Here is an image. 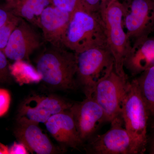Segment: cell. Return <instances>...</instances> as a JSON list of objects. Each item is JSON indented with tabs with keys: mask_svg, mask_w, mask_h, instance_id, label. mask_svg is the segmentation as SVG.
<instances>
[{
	"mask_svg": "<svg viewBox=\"0 0 154 154\" xmlns=\"http://www.w3.org/2000/svg\"><path fill=\"white\" fill-rule=\"evenodd\" d=\"M0 154H9L8 147L1 143H0Z\"/></svg>",
	"mask_w": 154,
	"mask_h": 154,
	"instance_id": "obj_26",
	"label": "cell"
},
{
	"mask_svg": "<svg viewBox=\"0 0 154 154\" xmlns=\"http://www.w3.org/2000/svg\"><path fill=\"white\" fill-rule=\"evenodd\" d=\"M9 154H29L28 149L22 143L15 142L9 148Z\"/></svg>",
	"mask_w": 154,
	"mask_h": 154,
	"instance_id": "obj_24",
	"label": "cell"
},
{
	"mask_svg": "<svg viewBox=\"0 0 154 154\" xmlns=\"http://www.w3.org/2000/svg\"><path fill=\"white\" fill-rule=\"evenodd\" d=\"M63 44L75 53L97 47H108L105 25L101 14L85 8L71 15Z\"/></svg>",
	"mask_w": 154,
	"mask_h": 154,
	"instance_id": "obj_2",
	"label": "cell"
},
{
	"mask_svg": "<svg viewBox=\"0 0 154 154\" xmlns=\"http://www.w3.org/2000/svg\"><path fill=\"white\" fill-rule=\"evenodd\" d=\"M152 1H154V0H152Z\"/></svg>",
	"mask_w": 154,
	"mask_h": 154,
	"instance_id": "obj_28",
	"label": "cell"
},
{
	"mask_svg": "<svg viewBox=\"0 0 154 154\" xmlns=\"http://www.w3.org/2000/svg\"><path fill=\"white\" fill-rule=\"evenodd\" d=\"M22 18L13 15L0 27V50L4 51L11 34L19 24Z\"/></svg>",
	"mask_w": 154,
	"mask_h": 154,
	"instance_id": "obj_19",
	"label": "cell"
},
{
	"mask_svg": "<svg viewBox=\"0 0 154 154\" xmlns=\"http://www.w3.org/2000/svg\"><path fill=\"white\" fill-rule=\"evenodd\" d=\"M14 131V136L19 142L26 147L29 152L37 154H54L62 152L60 149L54 145L38 123L24 119H17Z\"/></svg>",
	"mask_w": 154,
	"mask_h": 154,
	"instance_id": "obj_12",
	"label": "cell"
},
{
	"mask_svg": "<svg viewBox=\"0 0 154 154\" xmlns=\"http://www.w3.org/2000/svg\"><path fill=\"white\" fill-rule=\"evenodd\" d=\"M71 17L70 14L52 5L45 9L39 21L45 40L52 46L64 47L63 41Z\"/></svg>",
	"mask_w": 154,
	"mask_h": 154,
	"instance_id": "obj_14",
	"label": "cell"
},
{
	"mask_svg": "<svg viewBox=\"0 0 154 154\" xmlns=\"http://www.w3.org/2000/svg\"><path fill=\"white\" fill-rule=\"evenodd\" d=\"M73 103L56 95L32 94L21 103L17 119L45 124L53 116L69 110Z\"/></svg>",
	"mask_w": 154,
	"mask_h": 154,
	"instance_id": "obj_8",
	"label": "cell"
},
{
	"mask_svg": "<svg viewBox=\"0 0 154 154\" xmlns=\"http://www.w3.org/2000/svg\"><path fill=\"white\" fill-rule=\"evenodd\" d=\"M13 15L7 8L5 3L3 5H0V27L4 25Z\"/></svg>",
	"mask_w": 154,
	"mask_h": 154,
	"instance_id": "obj_25",
	"label": "cell"
},
{
	"mask_svg": "<svg viewBox=\"0 0 154 154\" xmlns=\"http://www.w3.org/2000/svg\"><path fill=\"white\" fill-rule=\"evenodd\" d=\"M128 82L119 76L114 69L96 83L93 96L103 109L106 122H111L121 116L122 105Z\"/></svg>",
	"mask_w": 154,
	"mask_h": 154,
	"instance_id": "obj_6",
	"label": "cell"
},
{
	"mask_svg": "<svg viewBox=\"0 0 154 154\" xmlns=\"http://www.w3.org/2000/svg\"><path fill=\"white\" fill-rule=\"evenodd\" d=\"M23 60L16 61L15 63L9 66L11 74L20 85L39 82L42 81L41 76L37 70H33Z\"/></svg>",
	"mask_w": 154,
	"mask_h": 154,
	"instance_id": "obj_18",
	"label": "cell"
},
{
	"mask_svg": "<svg viewBox=\"0 0 154 154\" xmlns=\"http://www.w3.org/2000/svg\"><path fill=\"white\" fill-rule=\"evenodd\" d=\"M140 75L136 79L147 109L149 121L154 128V67Z\"/></svg>",
	"mask_w": 154,
	"mask_h": 154,
	"instance_id": "obj_17",
	"label": "cell"
},
{
	"mask_svg": "<svg viewBox=\"0 0 154 154\" xmlns=\"http://www.w3.org/2000/svg\"><path fill=\"white\" fill-rule=\"evenodd\" d=\"M7 57L0 50V83L8 82L11 79V73Z\"/></svg>",
	"mask_w": 154,
	"mask_h": 154,
	"instance_id": "obj_22",
	"label": "cell"
},
{
	"mask_svg": "<svg viewBox=\"0 0 154 154\" xmlns=\"http://www.w3.org/2000/svg\"><path fill=\"white\" fill-rule=\"evenodd\" d=\"M45 125L51 136L63 146L78 149L84 145L70 109L53 116Z\"/></svg>",
	"mask_w": 154,
	"mask_h": 154,
	"instance_id": "obj_13",
	"label": "cell"
},
{
	"mask_svg": "<svg viewBox=\"0 0 154 154\" xmlns=\"http://www.w3.org/2000/svg\"><path fill=\"white\" fill-rule=\"evenodd\" d=\"M75 54L78 85L86 97L92 96L96 83L115 69L113 54L108 47L92 48Z\"/></svg>",
	"mask_w": 154,
	"mask_h": 154,
	"instance_id": "obj_5",
	"label": "cell"
},
{
	"mask_svg": "<svg viewBox=\"0 0 154 154\" xmlns=\"http://www.w3.org/2000/svg\"><path fill=\"white\" fill-rule=\"evenodd\" d=\"M122 4L123 26L131 41L149 36L154 30V1L126 0Z\"/></svg>",
	"mask_w": 154,
	"mask_h": 154,
	"instance_id": "obj_7",
	"label": "cell"
},
{
	"mask_svg": "<svg viewBox=\"0 0 154 154\" xmlns=\"http://www.w3.org/2000/svg\"><path fill=\"white\" fill-rule=\"evenodd\" d=\"M36 68L42 81L51 89L69 91L79 86L76 55L66 48L51 45L45 50L36 60Z\"/></svg>",
	"mask_w": 154,
	"mask_h": 154,
	"instance_id": "obj_1",
	"label": "cell"
},
{
	"mask_svg": "<svg viewBox=\"0 0 154 154\" xmlns=\"http://www.w3.org/2000/svg\"><path fill=\"white\" fill-rule=\"evenodd\" d=\"M101 14L107 45L114 58L115 71L125 81H128L124 63L132 44L123 26L122 4L119 0H112Z\"/></svg>",
	"mask_w": 154,
	"mask_h": 154,
	"instance_id": "obj_4",
	"label": "cell"
},
{
	"mask_svg": "<svg viewBox=\"0 0 154 154\" xmlns=\"http://www.w3.org/2000/svg\"><path fill=\"white\" fill-rule=\"evenodd\" d=\"M111 128L101 135L93 137L88 141L86 150L95 154H131V140L128 132L123 127L121 116L111 122Z\"/></svg>",
	"mask_w": 154,
	"mask_h": 154,
	"instance_id": "obj_9",
	"label": "cell"
},
{
	"mask_svg": "<svg viewBox=\"0 0 154 154\" xmlns=\"http://www.w3.org/2000/svg\"><path fill=\"white\" fill-rule=\"evenodd\" d=\"M124 66L133 76L153 67L154 38L146 36L134 41L125 60Z\"/></svg>",
	"mask_w": 154,
	"mask_h": 154,
	"instance_id": "obj_15",
	"label": "cell"
},
{
	"mask_svg": "<svg viewBox=\"0 0 154 154\" xmlns=\"http://www.w3.org/2000/svg\"><path fill=\"white\" fill-rule=\"evenodd\" d=\"M5 4L11 14L38 28L42 13L51 5L50 0H6Z\"/></svg>",
	"mask_w": 154,
	"mask_h": 154,
	"instance_id": "obj_16",
	"label": "cell"
},
{
	"mask_svg": "<svg viewBox=\"0 0 154 154\" xmlns=\"http://www.w3.org/2000/svg\"><path fill=\"white\" fill-rule=\"evenodd\" d=\"M112 0H82L86 10L92 12L101 14L105 7Z\"/></svg>",
	"mask_w": 154,
	"mask_h": 154,
	"instance_id": "obj_21",
	"label": "cell"
},
{
	"mask_svg": "<svg viewBox=\"0 0 154 154\" xmlns=\"http://www.w3.org/2000/svg\"><path fill=\"white\" fill-rule=\"evenodd\" d=\"M50 2L52 5L71 15L78 9L85 8L82 0H50Z\"/></svg>",
	"mask_w": 154,
	"mask_h": 154,
	"instance_id": "obj_20",
	"label": "cell"
},
{
	"mask_svg": "<svg viewBox=\"0 0 154 154\" xmlns=\"http://www.w3.org/2000/svg\"><path fill=\"white\" fill-rule=\"evenodd\" d=\"M150 154H154V132L152 137L150 147Z\"/></svg>",
	"mask_w": 154,
	"mask_h": 154,
	"instance_id": "obj_27",
	"label": "cell"
},
{
	"mask_svg": "<svg viewBox=\"0 0 154 154\" xmlns=\"http://www.w3.org/2000/svg\"><path fill=\"white\" fill-rule=\"evenodd\" d=\"M121 115L131 138V154L144 153L147 145L149 116L136 79L127 85Z\"/></svg>",
	"mask_w": 154,
	"mask_h": 154,
	"instance_id": "obj_3",
	"label": "cell"
},
{
	"mask_svg": "<svg viewBox=\"0 0 154 154\" xmlns=\"http://www.w3.org/2000/svg\"><path fill=\"white\" fill-rule=\"evenodd\" d=\"M70 110L84 143L94 136L99 125L105 122L104 111L93 96L86 97L82 102L73 103Z\"/></svg>",
	"mask_w": 154,
	"mask_h": 154,
	"instance_id": "obj_10",
	"label": "cell"
},
{
	"mask_svg": "<svg viewBox=\"0 0 154 154\" xmlns=\"http://www.w3.org/2000/svg\"><path fill=\"white\" fill-rule=\"evenodd\" d=\"M11 95L6 89L0 88V117L8 111L11 103Z\"/></svg>",
	"mask_w": 154,
	"mask_h": 154,
	"instance_id": "obj_23",
	"label": "cell"
},
{
	"mask_svg": "<svg viewBox=\"0 0 154 154\" xmlns=\"http://www.w3.org/2000/svg\"><path fill=\"white\" fill-rule=\"evenodd\" d=\"M42 44L40 36L24 19L13 31L4 52L9 59H29V56Z\"/></svg>",
	"mask_w": 154,
	"mask_h": 154,
	"instance_id": "obj_11",
	"label": "cell"
}]
</instances>
